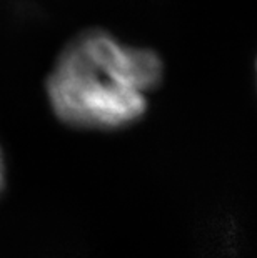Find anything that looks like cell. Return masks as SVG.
<instances>
[{"mask_svg": "<svg viewBox=\"0 0 257 258\" xmlns=\"http://www.w3.org/2000/svg\"><path fill=\"white\" fill-rule=\"evenodd\" d=\"M255 74H257V60H255Z\"/></svg>", "mask_w": 257, "mask_h": 258, "instance_id": "3", "label": "cell"}, {"mask_svg": "<svg viewBox=\"0 0 257 258\" xmlns=\"http://www.w3.org/2000/svg\"><path fill=\"white\" fill-rule=\"evenodd\" d=\"M154 48L122 43L102 29L79 32L57 53L43 82L47 105L60 125L77 132L132 128L149 112V93L164 80Z\"/></svg>", "mask_w": 257, "mask_h": 258, "instance_id": "1", "label": "cell"}, {"mask_svg": "<svg viewBox=\"0 0 257 258\" xmlns=\"http://www.w3.org/2000/svg\"><path fill=\"white\" fill-rule=\"evenodd\" d=\"M7 180H9V170H7V158H5L4 148L0 145V199L5 194L7 188Z\"/></svg>", "mask_w": 257, "mask_h": 258, "instance_id": "2", "label": "cell"}]
</instances>
